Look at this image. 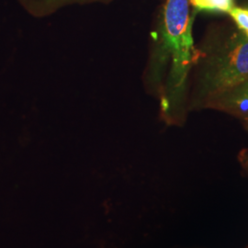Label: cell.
I'll return each mask as SVG.
<instances>
[{
    "label": "cell",
    "instance_id": "cell-2",
    "mask_svg": "<svg viewBox=\"0 0 248 248\" xmlns=\"http://www.w3.org/2000/svg\"><path fill=\"white\" fill-rule=\"evenodd\" d=\"M197 81L198 99L204 106L248 80V39L235 31L205 55Z\"/></svg>",
    "mask_w": 248,
    "mask_h": 248
},
{
    "label": "cell",
    "instance_id": "cell-4",
    "mask_svg": "<svg viewBox=\"0 0 248 248\" xmlns=\"http://www.w3.org/2000/svg\"><path fill=\"white\" fill-rule=\"evenodd\" d=\"M92 1L98 0H23V4L35 16H45L67 4Z\"/></svg>",
    "mask_w": 248,
    "mask_h": 248
},
{
    "label": "cell",
    "instance_id": "cell-5",
    "mask_svg": "<svg viewBox=\"0 0 248 248\" xmlns=\"http://www.w3.org/2000/svg\"><path fill=\"white\" fill-rule=\"evenodd\" d=\"M194 11L228 13L233 8V0H189Z\"/></svg>",
    "mask_w": 248,
    "mask_h": 248
},
{
    "label": "cell",
    "instance_id": "cell-1",
    "mask_svg": "<svg viewBox=\"0 0 248 248\" xmlns=\"http://www.w3.org/2000/svg\"><path fill=\"white\" fill-rule=\"evenodd\" d=\"M189 0H168L153 40L145 74L147 86L160 98L162 115L180 122L189 72L199 58L193 44Z\"/></svg>",
    "mask_w": 248,
    "mask_h": 248
},
{
    "label": "cell",
    "instance_id": "cell-7",
    "mask_svg": "<svg viewBox=\"0 0 248 248\" xmlns=\"http://www.w3.org/2000/svg\"><path fill=\"white\" fill-rule=\"evenodd\" d=\"M240 162L243 167L248 170V149L243 150L240 153Z\"/></svg>",
    "mask_w": 248,
    "mask_h": 248
},
{
    "label": "cell",
    "instance_id": "cell-8",
    "mask_svg": "<svg viewBox=\"0 0 248 248\" xmlns=\"http://www.w3.org/2000/svg\"><path fill=\"white\" fill-rule=\"evenodd\" d=\"M243 122H244V125H245L246 129L248 131V118H247V119H244V120H243Z\"/></svg>",
    "mask_w": 248,
    "mask_h": 248
},
{
    "label": "cell",
    "instance_id": "cell-3",
    "mask_svg": "<svg viewBox=\"0 0 248 248\" xmlns=\"http://www.w3.org/2000/svg\"><path fill=\"white\" fill-rule=\"evenodd\" d=\"M208 107L244 120L248 118V80L214 99Z\"/></svg>",
    "mask_w": 248,
    "mask_h": 248
},
{
    "label": "cell",
    "instance_id": "cell-6",
    "mask_svg": "<svg viewBox=\"0 0 248 248\" xmlns=\"http://www.w3.org/2000/svg\"><path fill=\"white\" fill-rule=\"evenodd\" d=\"M238 31L248 39V9L233 7L228 12Z\"/></svg>",
    "mask_w": 248,
    "mask_h": 248
}]
</instances>
